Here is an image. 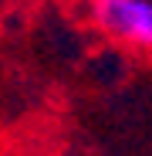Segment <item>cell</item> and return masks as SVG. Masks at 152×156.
Here are the masks:
<instances>
[{
  "instance_id": "cell-1",
  "label": "cell",
  "mask_w": 152,
  "mask_h": 156,
  "mask_svg": "<svg viewBox=\"0 0 152 156\" xmlns=\"http://www.w3.org/2000/svg\"><path fill=\"white\" fill-rule=\"evenodd\" d=\"M88 17L112 41L152 51V0H91Z\"/></svg>"
}]
</instances>
